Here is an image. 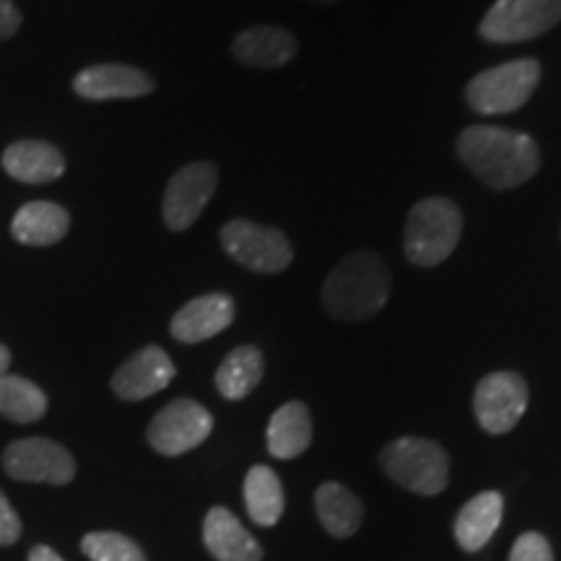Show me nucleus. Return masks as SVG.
<instances>
[{
  "mask_svg": "<svg viewBox=\"0 0 561 561\" xmlns=\"http://www.w3.org/2000/svg\"><path fill=\"white\" fill-rule=\"evenodd\" d=\"M458 157L462 164L494 191L523 185L541 167V151L528 133L496 125H471L460 133Z\"/></svg>",
  "mask_w": 561,
  "mask_h": 561,
  "instance_id": "nucleus-1",
  "label": "nucleus"
},
{
  "mask_svg": "<svg viewBox=\"0 0 561 561\" xmlns=\"http://www.w3.org/2000/svg\"><path fill=\"white\" fill-rule=\"evenodd\" d=\"M390 271L375 252H354L331 271L322 284V305L335 320L359 322L388 305Z\"/></svg>",
  "mask_w": 561,
  "mask_h": 561,
  "instance_id": "nucleus-2",
  "label": "nucleus"
},
{
  "mask_svg": "<svg viewBox=\"0 0 561 561\" xmlns=\"http://www.w3.org/2000/svg\"><path fill=\"white\" fill-rule=\"evenodd\" d=\"M462 214L450 198H424L411 208L405 224L403 250L413 265L434 268L445 263L458 248Z\"/></svg>",
  "mask_w": 561,
  "mask_h": 561,
  "instance_id": "nucleus-3",
  "label": "nucleus"
},
{
  "mask_svg": "<svg viewBox=\"0 0 561 561\" xmlns=\"http://www.w3.org/2000/svg\"><path fill=\"white\" fill-rule=\"evenodd\" d=\"M380 466L398 486L421 496H437L450 481V458L437 442L424 437H401L380 453Z\"/></svg>",
  "mask_w": 561,
  "mask_h": 561,
  "instance_id": "nucleus-4",
  "label": "nucleus"
},
{
  "mask_svg": "<svg viewBox=\"0 0 561 561\" xmlns=\"http://www.w3.org/2000/svg\"><path fill=\"white\" fill-rule=\"evenodd\" d=\"M541 81V62L533 58L512 60L473 76L466 100L479 115H507L528 104Z\"/></svg>",
  "mask_w": 561,
  "mask_h": 561,
  "instance_id": "nucleus-5",
  "label": "nucleus"
},
{
  "mask_svg": "<svg viewBox=\"0 0 561 561\" xmlns=\"http://www.w3.org/2000/svg\"><path fill=\"white\" fill-rule=\"evenodd\" d=\"M221 248L234 263L255 273H280L294 261V248L284 231L248 219H231L221 227Z\"/></svg>",
  "mask_w": 561,
  "mask_h": 561,
  "instance_id": "nucleus-6",
  "label": "nucleus"
},
{
  "mask_svg": "<svg viewBox=\"0 0 561 561\" xmlns=\"http://www.w3.org/2000/svg\"><path fill=\"white\" fill-rule=\"evenodd\" d=\"M561 21V0H496L479 32L496 45H517L551 32Z\"/></svg>",
  "mask_w": 561,
  "mask_h": 561,
  "instance_id": "nucleus-7",
  "label": "nucleus"
},
{
  "mask_svg": "<svg viewBox=\"0 0 561 561\" xmlns=\"http://www.w3.org/2000/svg\"><path fill=\"white\" fill-rule=\"evenodd\" d=\"M210 432H214V416L206 405L193 398H178L151 419L146 439L159 455L178 458V455L201 447L210 437Z\"/></svg>",
  "mask_w": 561,
  "mask_h": 561,
  "instance_id": "nucleus-8",
  "label": "nucleus"
},
{
  "mask_svg": "<svg viewBox=\"0 0 561 561\" xmlns=\"http://www.w3.org/2000/svg\"><path fill=\"white\" fill-rule=\"evenodd\" d=\"M3 471L13 481L66 486L76 479V460L60 442L26 437L11 442L3 450Z\"/></svg>",
  "mask_w": 561,
  "mask_h": 561,
  "instance_id": "nucleus-9",
  "label": "nucleus"
},
{
  "mask_svg": "<svg viewBox=\"0 0 561 561\" xmlns=\"http://www.w3.org/2000/svg\"><path fill=\"white\" fill-rule=\"evenodd\" d=\"M528 401V385L517 371H491L476 385L473 411L483 432L507 434L523 419Z\"/></svg>",
  "mask_w": 561,
  "mask_h": 561,
  "instance_id": "nucleus-10",
  "label": "nucleus"
},
{
  "mask_svg": "<svg viewBox=\"0 0 561 561\" xmlns=\"http://www.w3.org/2000/svg\"><path fill=\"white\" fill-rule=\"evenodd\" d=\"M216 185H219V172L210 161H193L182 167L167 185L161 214H164L167 227L172 231L191 229L208 201L214 198Z\"/></svg>",
  "mask_w": 561,
  "mask_h": 561,
  "instance_id": "nucleus-11",
  "label": "nucleus"
},
{
  "mask_svg": "<svg viewBox=\"0 0 561 561\" xmlns=\"http://www.w3.org/2000/svg\"><path fill=\"white\" fill-rule=\"evenodd\" d=\"M178 369L164 348L146 346L123 362L112 375L110 388L121 401H146L174 380Z\"/></svg>",
  "mask_w": 561,
  "mask_h": 561,
  "instance_id": "nucleus-12",
  "label": "nucleus"
},
{
  "mask_svg": "<svg viewBox=\"0 0 561 561\" xmlns=\"http://www.w3.org/2000/svg\"><path fill=\"white\" fill-rule=\"evenodd\" d=\"M73 91L89 102L138 100L153 91V81L146 70L123 66V62H102L83 68L73 76Z\"/></svg>",
  "mask_w": 561,
  "mask_h": 561,
  "instance_id": "nucleus-13",
  "label": "nucleus"
},
{
  "mask_svg": "<svg viewBox=\"0 0 561 561\" xmlns=\"http://www.w3.org/2000/svg\"><path fill=\"white\" fill-rule=\"evenodd\" d=\"M234 299L224 291H210L182 305L170 322V333L180 343H203L227 331L234 322Z\"/></svg>",
  "mask_w": 561,
  "mask_h": 561,
  "instance_id": "nucleus-14",
  "label": "nucleus"
},
{
  "mask_svg": "<svg viewBox=\"0 0 561 561\" xmlns=\"http://www.w3.org/2000/svg\"><path fill=\"white\" fill-rule=\"evenodd\" d=\"M66 157L50 140L24 138L3 151V170L26 185H47L66 174Z\"/></svg>",
  "mask_w": 561,
  "mask_h": 561,
  "instance_id": "nucleus-15",
  "label": "nucleus"
},
{
  "mask_svg": "<svg viewBox=\"0 0 561 561\" xmlns=\"http://www.w3.org/2000/svg\"><path fill=\"white\" fill-rule=\"evenodd\" d=\"M203 543L216 561H263L261 543L227 507L208 510L203 520Z\"/></svg>",
  "mask_w": 561,
  "mask_h": 561,
  "instance_id": "nucleus-16",
  "label": "nucleus"
},
{
  "mask_svg": "<svg viewBox=\"0 0 561 561\" xmlns=\"http://www.w3.org/2000/svg\"><path fill=\"white\" fill-rule=\"evenodd\" d=\"M297 50V37L278 26H250L231 42L234 58L250 68H280L294 60Z\"/></svg>",
  "mask_w": 561,
  "mask_h": 561,
  "instance_id": "nucleus-17",
  "label": "nucleus"
},
{
  "mask_svg": "<svg viewBox=\"0 0 561 561\" xmlns=\"http://www.w3.org/2000/svg\"><path fill=\"white\" fill-rule=\"evenodd\" d=\"M70 229V214L55 201H32L16 210L11 221L13 240L30 248H50Z\"/></svg>",
  "mask_w": 561,
  "mask_h": 561,
  "instance_id": "nucleus-18",
  "label": "nucleus"
},
{
  "mask_svg": "<svg viewBox=\"0 0 561 561\" xmlns=\"http://www.w3.org/2000/svg\"><path fill=\"white\" fill-rule=\"evenodd\" d=\"M504 517V496L500 491H481L471 502L462 504L455 517V541L462 551L476 553L494 538Z\"/></svg>",
  "mask_w": 561,
  "mask_h": 561,
  "instance_id": "nucleus-19",
  "label": "nucleus"
},
{
  "mask_svg": "<svg viewBox=\"0 0 561 561\" xmlns=\"http://www.w3.org/2000/svg\"><path fill=\"white\" fill-rule=\"evenodd\" d=\"M312 445V419L305 403L291 401L271 416L268 453L278 460L299 458Z\"/></svg>",
  "mask_w": 561,
  "mask_h": 561,
  "instance_id": "nucleus-20",
  "label": "nucleus"
},
{
  "mask_svg": "<svg viewBox=\"0 0 561 561\" xmlns=\"http://www.w3.org/2000/svg\"><path fill=\"white\" fill-rule=\"evenodd\" d=\"M314 510H318L322 528L331 533L333 538H351L362 528L364 510L359 496L343 483H322L318 494H314Z\"/></svg>",
  "mask_w": 561,
  "mask_h": 561,
  "instance_id": "nucleus-21",
  "label": "nucleus"
},
{
  "mask_svg": "<svg viewBox=\"0 0 561 561\" xmlns=\"http://www.w3.org/2000/svg\"><path fill=\"white\" fill-rule=\"evenodd\" d=\"M265 362L261 348L255 346H237L229 351L227 359L216 369V390L221 392L227 401H242L263 380Z\"/></svg>",
  "mask_w": 561,
  "mask_h": 561,
  "instance_id": "nucleus-22",
  "label": "nucleus"
},
{
  "mask_svg": "<svg viewBox=\"0 0 561 561\" xmlns=\"http://www.w3.org/2000/svg\"><path fill=\"white\" fill-rule=\"evenodd\" d=\"M244 507L252 523L273 528L284 515V486L268 466H252L244 476Z\"/></svg>",
  "mask_w": 561,
  "mask_h": 561,
  "instance_id": "nucleus-23",
  "label": "nucleus"
},
{
  "mask_svg": "<svg viewBox=\"0 0 561 561\" xmlns=\"http://www.w3.org/2000/svg\"><path fill=\"white\" fill-rule=\"evenodd\" d=\"M47 413V396L21 375H0V416L13 424H34Z\"/></svg>",
  "mask_w": 561,
  "mask_h": 561,
  "instance_id": "nucleus-24",
  "label": "nucleus"
},
{
  "mask_svg": "<svg viewBox=\"0 0 561 561\" xmlns=\"http://www.w3.org/2000/svg\"><path fill=\"white\" fill-rule=\"evenodd\" d=\"M81 551L91 561H149L133 538L115 530L87 533L81 538Z\"/></svg>",
  "mask_w": 561,
  "mask_h": 561,
  "instance_id": "nucleus-25",
  "label": "nucleus"
},
{
  "mask_svg": "<svg viewBox=\"0 0 561 561\" xmlns=\"http://www.w3.org/2000/svg\"><path fill=\"white\" fill-rule=\"evenodd\" d=\"M510 561H553L551 543L541 533H523L512 546Z\"/></svg>",
  "mask_w": 561,
  "mask_h": 561,
  "instance_id": "nucleus-26",
  "label": "nucleus"
},
{
  "mask_svg": "<svg viewBox=\"0 0 561 561\" xmlns=\"http://www.w3.org/2000/svg\"><path fill=\"white\" fill-rule=\"evenodd\" d=\"M21 530H24V525H21L19 512L13 510L9 496L0 491V549L16 543L21 538Z\"/></svg>",
  "mask_w": 561,
  "mask_h": 561,
  "instance_id": "nucleus-27",
  "label": "nucleus"
},
{
  "mask_svg": "<svg viewBox=\"0 0 561 561\" xmlns=\"http://www.w3.org/2000/svg\"><path fill=\"white\" fill-rule=\"evenodd\" d=\"M21 30V11L11 0H0V39H9Z\"/></svg>",
  "mask_w": 561,
  "mask_h": 561,
  "instance_id": "nucleus-28",
  "label": "nucleus"
},
{
  "mask_svg": "<svg viewBox=\"0 0 561 561\" xmlns=\"http://www.w3.org/2000/svg\"><path fill=\"white\" fill-rule=\"evenodd\" d=\"M30 561H66L58 551L50 549V546H34L30 551Z\"/></svg>",
  "mask_w": 561,
  "mask_h": 561,
  "instance_id": "nucleus-29",
  "label": "nucleus"
},
{
  "mask_svg": "<svg viewBox=\"0 0 561 561\" xmlns=\"http://www.w3.org/2000/svg\"><path fill=\"white\" fill-rule=\"evenodd\" d=\"M9 367H11V351H9V346H3V343H0V375H5Z\"/></svg>",
  "mask_w": 561,
  "mask_h": 561,
  "instance_id": "nucleus-30",
  "label": "nucleus"
},
{
  "mask_svg": "<svg viewBox=\"0 0 561 561\" xmlns=\"http://www.w3.org/2000/svg\"><path fill=\"white\" fill-rule=\"evenodd\" d=\"M314 3H335V0H314Z\"/></svg>",
  "mask_w": 561,
  "mask_h": 561,
  "instance_id": "nucleus-31",
  "label": "nucleus"
}]
</instances>
